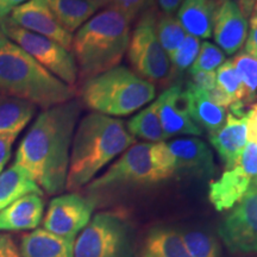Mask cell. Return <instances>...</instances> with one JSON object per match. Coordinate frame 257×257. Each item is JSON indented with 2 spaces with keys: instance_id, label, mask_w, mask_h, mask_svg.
I'll use <instances>...</instances> for the list:
<instances>
[{
  "instance_id": "cell-1",
  "label": "cell",
  "mask_w": 257,
  "mask_h": 257,
  "mask_svg": "<svg viewBox=\"0 0 257 257\" xmlns=\"http://www.w3.org/2000/svg\"><path fill=\"white\" fill-rule=\"evenodd\" d=\"M81 111L79 99L43 110L17 148L14 163L48 195L66 189L70 148Z\"/></svg>"
},
{
  "instance_id": "cell-2",
  "label": "cell",
  "mask_w": 257,
  "mask_h": 257,
  "mask_svg": "<svg viewBox=\"0 0 257 257\" xmlns=\"http://www.w3.org/2000/svg\"><path fill=\"white\" fill-rule=\"evenodd\" d=\"M123 121L108 115L88 113L78 123L70 148L66 189L78 192L100 170L135 144Z\"/></svg>"
},
{
  "instance_id": "cell-3",
  "label": "cell",
  "mask_w": 257,
  "mask_h": 257,
  "mask_svg": "<svg viewBox=\"0 0 257 257\" xmlns=\"http://www.w3.org/2000/svg\"><path fill=\"white\" fill-rule=\"evenodd\" d=\"M173 176L174 160L166 142L136 143L104 174L93 179L83 195L96 207L131 189L157 185Z\"/></svg>"
},
{
  "instance_id": "cell-4",
  "label": "cell",
  "mask_w": 257,
  "mask_h": 257,
  "mask_svg": "<svg viewBox=\"0 0 257 257\" xmlns=\"http://www.w3.org/2000/svg\"><path fill=\"white\" fill-rule=\"evenodd\" d=\"M131 22L113 5L88 19L73 36L78 80L83 83L119 66L130 42Z\"/></svg>"
},
{
  "instance_id": "cell-5",
  "label": "cell",
  "mask_w": 257,
  "mask_h": 257,
  "mask_svg": "<svg viewBox=\"0 0 257 257\" xmlns=\"http://www.w3.org/2000/svg\"><path fill=\"white\" fill-rule=\"evenodd\" d=\"M0 94L23 99L48 110L75 98L76 89L6 38L0 46Z\"/></svg>"
},
{
  "instance_id": "cell-6",
  "label": "cell",
  "mask_w": 257,
  "mask_h": 257,
  "mask_svg": "<svg viewBox=\"0 0 257 257\" xmlns=\"http://www.w3.org/2000/svg\"><path fill=\"white\" fill-rule=\"evenodd\" d=\"M80 101L95 113L124 117L154 100L155 86L126 67L117 66L82 83Z\"/></svg>"
},
{
  "instance_id": "cell-7",
  "label": "cell",
  "mask_w": 257,
  "mask_h": 257,
  "mask_svg": "<svg viewBox=\"0 0 257 257\" xmlns=\"http://www.w3.org/2000/svg\"><path fill=\"white\" fill-rule=\"evenodd\" d=\"M74 257H136L134 230L117 211L94 214L74 243Z\"/></svg>"
},
{
  "instance_id": "cell-8",
  "label": "cell",
  "mask_w": 257,
  "mask_h": 257,
  "mask_svg": "<svg viewBox=\"0 0 257 257\" xmlns=\"http://www.w3.org/2000/svg\"><path fill=\"white\" fill-rule=\"evenodd\" d=\"M156 18L154 6L140 16L130 36L127 60L133 72L141 79L150 83H167L172 81V63L156 37Z\"/></svg>"
},
{
  "instance_id": "cell-9",
  "label": "cell",
  "mask_w": 257,
  "mask_h": 257,
  "mask_svg": "<svg viewBox=\"0 0 257 257\" xmlns=\"http://www.w3.org/2000/svg\"><path fill=\"white\" fill-rule=\"evenodd\" d=\"M0 30L61 81L70 87H74L78 82V67L72 51L50 38L25 30L9 17L0 19Z\"/></svg>"
},
{
  "instance_id": "cell-10",
  "label": "cell",
  "mask_w": 257,
  "mask_h": 257,
  "mask_svg": "<svg viewBox=\"0 0 257 257\" xmlns=\"http://www.w3.org/2000/svg\"><path fill=\"white\" fill-rule=\"evenodd\" d=\"M255 176L257 144L248 142L236 165L225 170L219 179L210 182L208 200L218 212L231 210L246 194Z\"/></svg>"
},
{
  "instance_id": "cell-11",
  "label": "cell",
  "mask_w": 257,
  "mask_h": 257,
  "mask_svg": "<svg viewBox=\"0 0 257 257\" xmlns=\"http://www.w3.org/2000/svg\"><path fill=\"white\" fill-rule=\"evenodd\" d=\"M95 206L78 192L53 198L43 216V229L62 238L75 240L79 233L87 226Z\"/></svg>"
},
{
  "instance_id": "cell-12",
  "label": "cell",
  "mask_w": 257,
  "mask_h": 257,
  "mask_svg": "<svg viewBox=\"0 0 257 257\" xmlns=\"http://www.w3.org/2000/svg\"><path fill=\"white\" fill-rule=\"evenodd\" d=\"M230 252L257 253V193H246L231 208L218 229Z\"/></svg>"
},
{
  "instance_id": "cell-13",
  "label": "cell",
  "mask_w": 257,
  "mask_h": 257,
  "mask_svg": "<svg viewBox=\"0 0 257 257\" xmlns=\"http://www.w3.org/2000/svg\"><path fill=\"white\" fill-rule=\"evenodd\" d=\"M174 160L176 176L210 180L216 174V163L211 149L199 138H179L167 142Z\"/></svg>"
},
{
  "instance_id": "cell-14",
  "label": "cell",
  "mask_w": 257,
  "mask_h": 257,
  "mask_svg": "<svg viewBox=\"0 0 257 257\" xmlns=\"http://www.w3.org/2000/svg\"><path fill=\"white\" fill-rule=\"evenodd\" d=\"M9 18L25 30L50 38L67 50L72 49L73 35L61 27L47 0H28L16 8Z\"/></svg>"
},
{
  "instance_id": "cell-15",
  "label": "cell",
  "mask_w": 257,
  "mask_h": 257,
  "mask_svg": "<svg viewBox=\"0 0 257 257\" xmlns=\"http://www.w3.org/2000/svg\"><path fill=\"white\" fill-rule=\"evenodd\" d=\"M249 21L233 0H220L213 22L214 41L227 55H233L245 43Z\"/></svg>"
},
{
  "instance_id": "cell-16",
  "label": "cell",
  "mask_w": 257,
  "mask_h": 257,
  "mask_svg": "<svg viewBox=\"0 0 257 257\" xmlns=\"http://www.w3.org/2000/svg\"><path fill=\"white\" fill-rule=\"evenodd\" d=\"M226 121L217 134L208 136L225 168L230 169L236 165L244 148L248 143L246 136V112L237 108L227 110Z\"/></svg>"
},
{
  "instance_id": "cell-17",
  "label": "cell",
  "mask_w": 257,
  "mask_h": 257,
  "mask_svg": "<svg viewBox=\"0 0 257 257\" xmlns=\"http://www.w3.org/2000/svg\"><path fill=\"white\" fill-rule=\"evenodd\" d=\"M159 115L167 140L178 135L201 136L202 131L189 117L186 108L182 87L180 83L172 85L159 96Z\"/></svg>"
},
{
  "instance_id": "cell-18",
  "label": "cell",
  "mask_w": 257,
  "mask_h": 257,
  "mask_svg": "<svg viewBox=\"0 0 257 257\" xmlns=\"http://www.w3.org/2000/svg\"><path fill=\"white\" fill-rule=\"evenodd\" d=\"M44 216L42 194H27L0 211V232L36 230Z\"/></svg>"
},
{
  "instance_id": "cell-19",
  "label": "cell",
  "mask_w": 257,
  "mask_h": 257,
  "mask_svg": "<svg viewBox=\"0 0 257 257\" xmlns=\"http://www.w3.org/2000/svg\"><path fill=\"white\" fill-rule=\"evenodd\" d=\"M182 95L189 117L201 131L204 128L208 136H211L224 126L227 110L214 104L207 92L186 86V88L182 89Z\"/></svg>"
},
{
  "instance_id": "cell-20",
  "label": "cell",
  "mask_w": 257,
  "mask_h": 257,
  "mask_svg": "<svg viewBox=\"0 0 257 257\" xmlns=\"http://www.w3.org/2000/svg\"><path fill=\"white\" fill-rule=\"evenodd\" d=\"M220 0H185L178 10V21L189 36L210 38Z\"/></svg>"
},
{
  "instance_id": "cell-21",
  "label": "cell",
  "mask_w": 257,
  "mask_h": 257,
  "mask_svg": "<svg viewBox=\"0 0 257 257\" xmlns=\"http://www.w3.org/2000/svg\"><path fill=\"white\" fill-rule=\"evenodd\" d=\"M74 243L73 239L36 229L22 237L19 250L22 257H74Z\"/></svg>"
},
{
  "instance_id": "cell-22",
  "label": "cell",
  "mask_w": 257,
  "mask_h": 257,
  "mask_svg": "<svg viewBox=\"0 0 257 257\" xmlns=\"http://www.w3.org/2000/svg\"><path fill=\"white\" fill-rule=\"evenodd\" d=\"M140 257H191L182 233L173 227L156 226L148 232Z\"/></svg>"
},
{
  "instance_id": "cell-23",
  "label": "cell",
  "mask_w": 257,
  "mask_h": 257,
  "mask_svg": "<svg viewBox=\"0 0 257 257\" xmlns=\"http://www.w3.org/2000/svg\"><path fill=\"white\" fill-rule=\"evenodd\" d=\"M37 106L23 99L0 94V137H17L30 123Z\"/></svg>"
},
{
  "instance_id": "cell-24",
  "label": "cell",
  "mask_w": 257,
  "mask_h": 257,
  "mask_svg": "<svg viewBox=\"0 0 257 257\" xmlns=\"http://www.w3.org/2000/svg\"><path fill=\"white\" fill-rule=\"evenodd\" d=\"M47 3L61 27L69 34L78 31L101 8L93 0H47Z\"/></svg>"
},
{
  "instance_id": "cell-25",
  "label": "cell",
  "mask_w": 257,
  "mask_h": 257,
  "mask_svg": "<svg viewBox=\"0 0 257 257\" xmlns=\"http://www.w3.org/2000/svg\"><path fill=\"white\" fill-rule=\"evenodd\" d=\"M32 193L43 195L42 189L22 167L12 163L0 173V211L19 198Z\"/></svg>"
},
{
  "instance_id": "cell-26",
  "label": "cell",
  "mask_w": 257,
  "mask_h": 257,
  "mask_svg": "<svg viewBox=\"0 0 257 257\" xmlns=\"http://www.w3.org/2000/svg\"><path fill=\"white\" fill-rule=\"evenodd\" d=\"M159 98L148 107L140 111L126 124V130L134 137L149 141L150 143H159L167 140L163 133L159 115Z\"/></svg>"
},
{
  "instance_id": "cell-27",
  "label": "cell",
  "mask_w": 257,
  "mask_h": 257,
  "mask_svg": "<svg viewBox=\"0 0 257 257\" xmlns=\"http://www.w3.org/2000/svg\"><path fill=\"white\" fill-rule=\"evenodd\" d=\"M155 34L161 47L165 49L169 57L184 43L187 34L179 23L178 18L172 15L157 16L155 22Z\"/></svg>"
},
{
  "instance_id": "cell-28",
  "label": "cell",
  "mask_w": 257,
  "mask_h": 257,
  "mask_svg": "<svg viewBox=\"0 0 257 257\" xmlns=\"http://www.w3.org/2000/svg\"><path fill=\"white\" fill-rule=\"evenodd\" d=\"M216 87L219 88L232 102L230 108H242L244 110V88L240 78L234 68L232 61L226 60L216 70ZM229 108V110H230Z\"/></svg>"
},
{
  "instance_id": "cell-29",
  "label": "cell",
  "mask_w": 257,
  "mask_h": 257,
  "mask_svg": "<svg viewBox=\"0 0 257 257\" xmlns=\"http://www.w3.org/2000/svg\"><path fill=\"white\" fill-rule=\"evenodd\" d=\"M231 61L243 83L244 106L251 104L257 100V60L243 50Z\"/></svg>"
},
{
  "instance_id": "cell-30",
  "label": "cell",
  "mask_w": 257,
  "mask_h": 257,
  "mask_svg": "<svg viewBox=\"0 0 257 257\" xmlns=\"http://www.w3.org/2000/svg\"><path fill=\"white\" fill-rule=\"evenodd\" d=\"M191 257H221L220 244L216 237L201 231L182 233Z\"/></svg>"
},
{
  "instance_id": "cell-31",
  "label": "cell",
  "mask_w": 257,
  "mask_h": 257,
  "mask_svg": "<svg viewBox=\"0 0 257 257\" xmlns=\"http://www.w3.org/2000/svg\"><path fill=\"white\" fill-rule=\"evenodd\" d=\"M200 46L201 43L199 38L187 35L181 47L169 57L172 63V80L180 78L186 70H189L197 59Z\"/></svg>"
},
{
  "instance_id": "cell-32",
  "label": "cell",
  "mask_w": 257,
  "mask_h": 257,
  "mask_svg": "<svg viewBox=\"0 0 257 257\" xmlns=\"http://www.w3.org/2000/svg\"><path fill=\"white\" fill-rule=\"evenodd\" d=\"M225 61L226 56L219 47L211 42H202L197 59L188 70L189 76L202 72H216Z\"/></svg>"
},
{
  "instance_id": "cell-33",
  "label": "cell",
  "mask_w": 257,
  "mask_h": 257,
  "mask_svg": "<svg viewBox=\"0 0 257 257\" xmlns=\"http://www.w3.org/2000/svg\"><path fill=\"white\" fill-rule=\"evenodd\" d=\"M112 5L119 9L126 17L133 22L147 10L153 8L154 0H113Z\"/></svg>"
},
{
  "instance_id": "cell-34",
  "label": "cell",
  "mask_w": 257,
  "mask_h": 257,
  "mask_svg": "<svg viewBox=\"0 0 257 257\" xmlns=\"http://www.w3.org/2000/svg\"><path fill=\"white\" fill-rule=\"evenodd\" d=\"M217 75L216 72H202L191 75V80L186 82V86L201 89V91L210 92L216 87Z\"/></svg>"
},
{
  "instance_id": "cell-35",
  "label": "cell",
  "mask_w": 257,
  "mask_h": 257,
  "mask_svg": "<svg viewBox=\"0 0 257 257\" xmlns=\"http://www.w3.org/2000/svg\"><path fill=\"white\" fill-rule=\"evenodd\" d=\"M0 257H22L17 243L8 233H0Z\"/></svg>"
},
{
  "instance_id": "cell-36",
  "label": "cell",
  "mask_w": 257,
  "mask_h": 257,
  "mask_svg": "<svg viewBox=\"0 0 257 257\" xmlns=\"http://www.w3.org/2000/svg\"><path fill=\"white\" fill-rule=\"evenodd\" d=\"M246 136L249 142L257 144V102L246 111Z\"/></svg>"
},
{
  "instance_id": "cell-37",
  "label": "cell",
  "mask_w": 257,
  "mask_h": 257,
  "mask_svg": "<svg viewBox=\"0 0 257 257\" xmlns=\"http://www.w3.org/2000/svg\"><path fill=\"white\" fill-rule=\"evenodd\" d=\"M250 31L248 32L245 43H244V51L257 60V21L249 19Z\"/></svg>"
},
{
  "instance_id": "cell-38",
  "label": "cell",
  "mask_w": 257,
  "mask_h": 257,
  "mask_svg": "<svg viewBox=\"0 0 257 257\" xmlns=\"http://www.w3.org/2000/svg\"><path fill=\"white\" fill-rule=\"evenodd\" d=\"M16 138L17 137H0V173L4 170L10 161Z\"/></svg>"
},
{
  "instance_id": "cell-39",
  "label": "cell",
  "mask_w": 257,
  "mask_h": 257,
  "mask_svg": "<svg viewBox=\"0 0 257 257\" xmlns=\"http://www.w3.org/2000/svg\"><path fill=\"white\" fill-rule=\"evenodd\" d=\"M28 0H0V19L8 18L16 8L24 4Z\"/></svg>"
},
{
  "instance_id": "cell-40",
  "label": "cell",
  "mask_w": 257,
  "mask_h": 257,
  "mask_svg": "<svg viewBox=\"0 0 257 257\" xmlns=\"http://www.w3.org/2000/svg\"><path fill=\"white\" fill-rule=\"evenodd\" d=\"M163 15H172L178 11L185 0H156Z\"/></svg>"
},
{
  "instance_id": "cell-41",
  "label": "cell",
  "mask_w": 257,
  "mask_h": 257,
  "mask_svg": "<svg viewBox=\"0 0 257 257\" xmlns=\"http://www.w3.org/2000/svg\"><path fill=\"white\" fill-rule=\"evenodd\" d=\"M249 19H255V21H257V0H253L252 11H251V15H250Z\"/></svg>"
},
{
  "instance_id": "cell-42",
  "label": "cell",
  "mask_w": 257,
  "mask_h": 257,
  "mask_svg": "<svg viewBox=\"0 0 257 257\" xmlns=\"http://www.w3.org/2000/svg\"><path fill=\"white\" fill-rule=\"evenodd\" d=\"M250 192H256L257 193V176H255V178L252 179L251 184H250L249 189H248V192H246V193H250Z\"/></svg>"
},
{
  "instance_id": "cell-43",
  "label": "cell",
  "mask_w": 257,
  "mask_h": 257,
  "mask_svg": "<svg viewBox=\"0 0 257 257\" xmlns=\"http://www.w3.org/2000/svg\"><path fill=\"white\" fill-rule=\"evenodd\" d=\"M93 2H95L96 4H99L102 8V6H110V5H112L113 0H93Z\"/></svg>"
},
{
  "instance_id": "cell-44",
  "label": "cell",
  "mask_w": 257,
  "mask_h": 257,
  "mask_svg": "<svg viewBox=\"0 0 257 257\" xmlns=\"http://www.w3.org/2000/svg\"><path fill=\"white\" fill-rule=\"evenodd\" d=\"M6 38H8V37H6L5 35L2 32V30H0V46H2V44L6 41Z\"/></svg>"
}]
</instances>
